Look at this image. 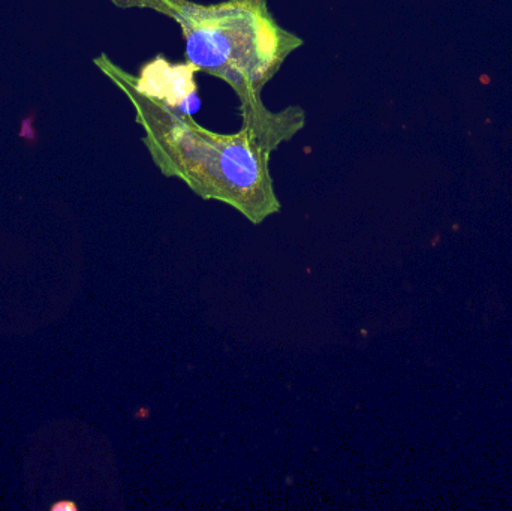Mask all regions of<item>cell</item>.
I'll return each instance as SVG.
<instances>
[{"label":"cell","instance_id":"3","mask_svg":"<svg viewBox=\"0 0 512 511\" xmlns=\"http://www.w3.org/2000/svg\"><path fill=\"white\" fill-rule=\"evenodd\" d=\"M197 72L191 63H171L164 56H158L141 68L140 77L129 78L141 95L156 99L177 113L194 116L200 110L195 83Z\"/></svg>","mask_w":512,"mask_h":511},{"label":"cell","instance_id":"1","mask_svg":"<svg viewBox=\"0 0 512 511\" xmlns=\"http://www.w3.org/2000/svg\"><path fill=\"white\" fill-rule=\"evenodd\" d=\"M173 18L185 38L186 62L224 80L240 101L242 126L294 137L306 125L300 107L270 111L261 93L285 60L304 44L280 26L267 0H225L201 5L191 0H129Z\"/></svg>","mask_w":512,"mask_h":511},{"label":"cell","instance_id":"2","mask_svg":"<svg viewBox=\"0 0 512 511\" xmlns=\"http://www.w3.org/2000/svg\"><path fill=\"white\" fill-rule=\"evenodd\" d=\"M120 84L134 102L144 143L164 176L182 180L204 200L234 207L255 225L280 212L270 158L289 140L286 135L252 126H242L236 134H218L198 125L194 116L141 95L129 75H123Z\"/></svg>","mask_w":512,"mask_h":511}]
</instances>
